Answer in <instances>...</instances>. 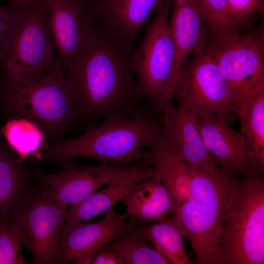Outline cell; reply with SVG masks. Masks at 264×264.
<instances>
[{
    "mask_svg": "<svg viewBox=\"0 0 264 264\" xmlns=\"http://www.w3.org/2000/svg\"><path fill=\"white\" fill-rule=\"evenodd\" d=\"M133 51L98 23L84 50L64 69L87 127L105 118L132 117L144 107L132 66Z\"/></svg>",
    "mask_w": 264,
    "mask_h": 264,
    "instance_id": "1",
    "label": "cell"
},
{
    "mask_svg": "<svg viewBox=\"0 0 264 264\" xmlns=\"http://www.w3.org/2000/svg\"><path fill=\"white\" fill-rule=\"evenodd\" d=\"M159 118L148 106L132 117H111L86 128L80 136L63 139L44 147L35 161L59 163L75 157H87L123 166L134 165L149 157L145 150L160 132Z\"/></svg>",
    "mask_w": 264,
    "mask_h": 264,
    "instance_id": "2",
    "label": "cell"
},
{
    "mask_svg": "<svg viewBox=\"0 0 264 264\" xmlns=\"http://www.w3.org/2000/svg\"><path fill=\"white\" fill-rule=\"evenodd\" d=\"M0 116L23 119L41 130L48 145L63 139L81 121L59 58L49 69L23 83L0 81Z\"/></svg>",
    "mask_w": 264,
    "mask_h": 264,
    "instance_id": "3",
    "label": "cell"
},
{
    "mask_svg": "<svg viewBox=\"0 0 264 264\" xmlns=\"http://www.w3.org/2000/svg\"><path fill=\"white\" fill-rule=\"evenodd\" d=\"M191 194L176 207L175 217L190 242L197 264H220V249L226 206L241 176L219 167L209 171L191 166Z\"/></svg>",
    "mask_w": 264,
    "mask_h": 264,
    "instance_id": "4",
    "label": "cell"
},
{
    "mask_svg": "<svg viewBox=\"0 0 264 264\" xmlns=\"http://www.w3.org/2000/svg\"><path fill=\"white\" fill-rule=\"evenodd\" d=\"M251 21L217 30L207 27L200 46L219 66L230 89L235 110L238 104L264 89L263 33L250 28Z\"/></svg>",
    "mask_w": 264,
    "mask_h": 264,
    "instance_id": "5",
    "label": "cell"
},
{
    "mask_svg": "<svg viewBox=\"0 0 264 264\" xmlns=\"http://www.w3.org/2000/svg\"><path fill=\"white\" fill-rule=\"evenodd\" d=\"M220 264H264V180L258 172L240 177L228 199Z\"/></svg>",
    "mask_w": 264,
    "mask_h": 264,
    "instance_id": "6",
    "label": "cell"
},
{
    "mask_svg": "<svg viewBox=\"0 0 264 264\" xmlns=\"http://www.w3.org/2000/svg\"><path fill=\"white\" fill-rule=\"evenodd\" d=\"M171 9V0H164L132 56L138 92L157 116L173 104L177 78L176 48L169 23Z\"/></svg>",
    "mask_w": 264,
    "mask_h": 264,
    "instance_id": "7",
    "label": "cell"
},
{
    "mask_svg": "<svg viewBox=\"0 0 264 264\" xmlns=\"http://www.w3.org/2000/svg\"><path fill=\"white\" fill-rule=\"evenodd\" d=\"M67 207L44 196L32 183L12 208L7 221L35 264H59Z\"/></svg>",
    "mask_w": 264,
    "mask_h": 264,
    "instance_id": "8",
    "label": "cell"
},
{
    "mask_svg": "<svg viewBox=\"0 0 264 264\" xmlns=\"http://www.w3.org/2000/svg\"><path fill=\"white\" fill-rule=\"evenodd\" d=\"M54 44L37 0L21 10L15 30L0 63V81L7 85L23 83L54 64Z\"/></svg>",
    "mask_w": 264,
    "mask_h": 264,
    "instance_id": "9",
    "label": "cell"
},
{
    "mask_svg": "<svg viewBox=\"0 0 264 264\" xmlns=\"http://www.w3.org/2000/svg\"><path fill=\"white\" fill-rule=\"evenodd\" d=\"M173 98L194 109L198 115L236 114L227 82L214 59L200 46L190 55L178 75Z\"/></svg>",
    "mask_w": 264,
    "mask_h": 264,
    "instance_id": "10",
    "label": "cell"
},
{
    "mask_svg": "<svg viewBox=\"0 0 264 264\" xmlns=\"http://www.w3.org/2000/svg\"><path fill=\"white\" fill-rule=\"evenodd\" d=\"M58 163L59 171L49 174L38 172L34 180L44 196L66 207L80 202L103 186L150 168L144 160L129 166L99 161L95 165L79 166L72 159Z\"/></svg>",
    "mask_w": 264,
    "mask_h": 264,
    "instance_id": "11",
    "label": "cell"
},
{
    "mask_svg": "<svg viewBox=\"0 0 264 264\" xmlns=\"http://www.w3.org/2000/svg\"><path fill=\"white\" fill-rule=\"evenodd\" d=\"M64 69L84 50L98 25L94 0H37Z\"/></svg>",
    "mask_w": 264,
    "mask_h": 264,
    "instance_id": "12",
    "label": "cell"
},
{
    "mask_svg": "<svg viewBox=\"0 0 264 264\" xmlns=\"http://www.w3.org/2000/svg\"><path fill=\"white\" fill-rule=\"evenodd\" d=\"M198 113L182 102L167 107L158 117L165 142L190 166L206 170L219 168L206 149L197 125Z\"/></svg>",
    "mask_w": 264,
    "mask_h": 264,
    "instance_id": "13",
    "label": "cell"
},
{
    "mask_svg": "<svg viewBox=\"0 0 264 264\" xmlns=\"http://www.w3.org/2000/svg\"><path fill=\"white\" fill-rule=\"evenodd\" d=\"M235 117L209 113L198 114L197 125L203 142L218 166L242 176L249 170L244 137L231 125Z\"/></svg>",
    "mask_w": 264,
    "mask_h": 264,
    "instance_id": "14",
    "label": "cell"
},
{
    "mask_svg": "<svg viewBox=\"0 0 264 264\" xmlns=\"http://www.w3.org/2000/svg\"><path fill=\"white\" fill-rule=\"evenodd\" d=\"M105 214L103 218L94 222L64 223L59 264H68L83 255L95 253L125 231L126 213L121 214L111 209Z\"/></svg>",
    "mask_w": 264,
    "mask_h": 264,
    "instance_id": "15",
    "label": "cell"
},
{
    "mask_svg": "<svg viewBox=\"0 0 264 264\" xmlns=\"http://www.w3.org/2000/svg\"><path fill=\"white\" fill-rule=\"evenodd\" d=\"M164 0H94L96 18L107 32L133 47L136 37Z\"/></svg>",
    "mask_w": 264,
    "mask_h": 264,
    "instance_id": "16",
    "label": "cell"
},
{
    "mask_svg": "<svg viewBox=\"0 0 264 264\" xmlns=\"http://www.w3.org/2000/svg\"><path fill=\"white\" fill-rule=\"evenodd\" d=\"M169 27L176 48L177 77L187 59L200 46L207 25L197 0H171Z\"/></svg>",
    "mask_w": 264,
    "mask_h": 264,
    "instance_id": "17",
    "label": "cell"
},
{
    "mask_svg": "<svg viewBox=\"0 0 264 264\" xmlns=\"http://www.w3.org/2000/svg\"><path fill=\"white\" fill-rule=\"evenodd\" d=\"M126 214L142 223L154 222L174 215L176 205L171 194L157 177L143 179L121 200Z\"/></svg>",
    "mask_w": 264,
    "mask_h": 264,
    "instance_id": "18",
    "label": "cell"
},
{
    "mask_svg": "<svg viewBox=\"0 0 264 264\" xmlns=\"http://www.w3.org/2000/svg\"><path fill=\"white\" fill-rule=\"evenodd\" d=\"M152 167L168 190L176 207L191 194V166L164 140L161 132L149 144Z\"/></svg>",
    "mask_w": 264,
    "mask_h": 264,
    "instance_id": "19",
    "label": "cell"
},
{
    "mask_svg": "<svg viewBox=\"0 0 264 264\" xmlns=\"http://www.w3.org/2000/svg\"><path fill=\"white\" fill-rule=\"evenodd\" d=\"M38 172L11 148L0 132V219L7 220L17 201Z\"/></svg>",
    "mask_w": 264,
    "mask_h": 264,
    "instance_id": "20",
    "label": "cell"
},
{
    "mask_svg": "<svg viewBox=\"0 0 264 264\" xmlns=\"http://www.w3.org/2000/svg\"><path fill=\"white\" fill-rule=\"evenodd\" d=\"M154 177L158 178V175L154 169L151 167L109 183L101 190L70 206L66 211L65 223L86 222L112 209L140 180Z\"/></svg>",
    "mask_w": 264,
    "mask_h": 264,
    "instance_id": "21",
    "label": "cell"
},
{
    "mask_svg": "<svg viewBox=\"0 0 264 264\" xmlns=\"http://www.w3.org/2000/svg\"><path fill=\"white\" fill-rule=\"evenodd\" d=\"M236 113L244 137L250 173H264V89L252 99L239 104Z\"/></svg>",
    "mask_w": 264,
    "mask_h": 264,
    "instance_id": "22",
    "label": "cell"
},
{
    "mask_svg": "<svg viewBox=\"0 0 264 264\" xmlns=\"http://www.w3.org/2000/svg\"><path fill=\"white\" fill-rule=\"evenodd\" d=\"M133 219L127 223L126 229L117 239L103 247L114 253L122 264H171L147 240Z\"/></svg>",
    "mask_w": 264,
    "mask_h": 264,
    "instance_id": "23",
    "label": "cell"
},
{
    "mask_svg": "<svg viewBox=\"0 0 264 264\" xmlns=\"http://www.w3.org/2000/svg\"><path fill=\"white\" fill-rule=\"evenodd\" d=\"M175 214L154 222L142 223L139 228L147 240L171 264H192Z\"/></svg>",
    "mask_w": 264,
    "mask_h": 264,
    "instance_id": "24",
    "label": "cell"
},
{
    "mask_svg": "<svg viewBox=\"0 0 264 264\" xmlns=\"http://www.w3.org/2000/svg\"><path fill=\"white\" fill-rule=\"evenodd\" d=\"M11 148L25 160L48 146L41 130L33 123L23 119L5 121L0 130Z\"/></svg>",
    "mask_w": 264,
    "mask_h": 264,
    "instance_id": "25",
    "label": "cell"
},
{
    "mask_svg": "<svg viewBox=\"0 0 264 264\" xmlns=\"http://www.w3.org/2000/svg\"><path fill=\"white\" fill-rule=\"evenodd\" d=\"M22 244L15 229L0 219V264H25Z\"/></svg>",
    "mask_w": 264,
    "mask_h": 264,
    "instance_id": "26",
    "label": "cell"
},
{
    "mask_svg": "<svg viewBox=\"0 0 264 264\" xmlns=\"http://www.w3.org/2000/svg\"><path fill=\"white\" fill-rule=\"evenodd\" d=\"M207 27L217 30L233 24L228 15L227 0H197Z\"/></svg>",
    "mask_w": 264,
    "mask_h": 264,
    "instance_id": "27",
    "label": "cell"
},
{
    "mask_svg": "<svg viewBox=\"0 0 264 264\" xmlns=\"http://www.w3.org/2000/svg\"><path fill=\"white\" fill-rule=\"evenodd\" d=\"M228 13L233 23L241 24L251 21L264 10L263 0H227Z\"/></svg>",
    "mask_w": 264,
    "mask_h": 264,
    "instance_id": "28",
    "label": "cell"
},
{
    "mask_svg": "<svg viewBox=\"0 0 264 264\" xmlns=\"http://www.w3.org/2000/svg\"><path fill=\"white\" fill-rule=\"evenodd\" d=\"M20 11L9 5L0 3V63L14 34Z\"/></svg>",
    "mask_w": 264,
    "mask_h": 264,
    "instance_id": "29",
    "label": "cell"
},
{
    "mask_svg": "<svg viewBox=\"0 0 264 264\" xmlns=\"http://www.w3.org/2000/svg\"><path fill=\"white\" fill-rule=\"evenodd\" d=\"M92 264H122V262L114 253L102 247L95 254Z\"/></svg>",
    "mask_w": 264,
    "mask_h": 264,
    "instance_id": "30",
    "label": "cell"
},
{
    "mask_svg": "<svg viewBox=\"0 0 264 264\" xmlns=\"http://www.w3.org/2000/svg\"><path fill=\"white\" fill-rule=\"evenodd\" d=\"M8 5L17 10H22L34 2L36 0H6Z\"/></svg>",
    "mask_w": 264,
    "mask_h": 264,
    "instance_id": "31",
    "label": "cell"
}]
</instances>
